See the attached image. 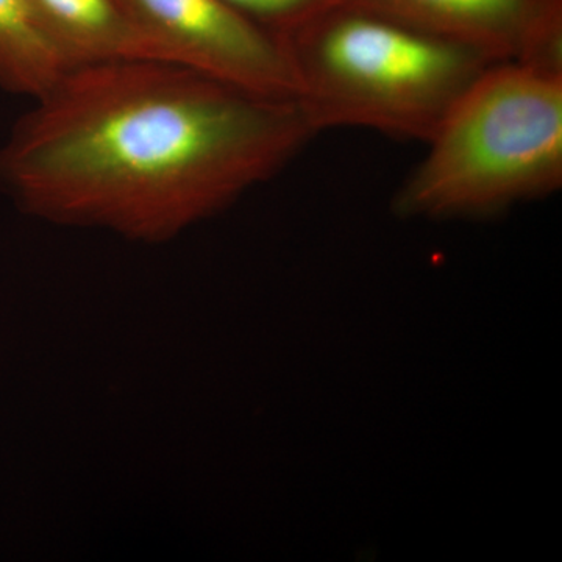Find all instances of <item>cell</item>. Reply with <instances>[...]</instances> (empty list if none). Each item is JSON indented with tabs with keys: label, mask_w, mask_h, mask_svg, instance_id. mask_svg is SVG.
<instances>
[{
	"label": "cell",
	"mask_w": 562,
	"mask_h": 562,
	"mask_svg": "<svg viewBox=\"0 0 562 562\" xmlns=\"http://www.w3.org/2000/svg\"><path fill=\"white\" fill-rule=\"evenodd\" d=\"M233 9L249 18L265 31L283 41L322 11L339 3V0H225Z\"/></svg>",
	"instance_id": "ba28073f"
},
{
	"label": "cell",
	"mask_w": 562,
	"mask_h": 562,
	"mask_svg": "<svg viewBox=\"0 0 562 562\" xmlns=\"http://www.w3.org/2000/svg\"><path fill=\"white\" fill-rule=\"evenodd\" d=\"M314 135L297 101L173 63H99L11 128L0 190L38 216L157 238L272 179Z\"/></svg>",
	"instance_id": "6da1fadb"
},
{
	"label": "cell",
	"mask_w": 562,
	"mask_h": 562,
	"mask_svg": "<svg viewBox=\"0 0 562 562\" xmlns=\"http://www.w3.org/2000/svg\"><path fill=\"white\" fill-rule=\"evenodd\" d=\"M414 31L479 52L562 72V0H339Z\"/></svg>",
	"instance_id": "5b68a950"
},
{
	"label": "cell",
	"mask_w": 562,
	"mask_h": 562,
	"mask_svg": "<svg viewBox=\"0 0 562 562\" xmlns=\"http://www.w3.org/2000/svg\"><path fill=\"white\" fill-rule=\"evenodd\" d=\"M158 60L233 87L297 101L299 81L283 41L225 0H122Z\"/></svg>",
	"instance_id": "277c9868"
},
{
	"label": "cell",
	"mask_w": 562,
	"mask_h": 562,
	"mask_svg": "<svg viewBox=\"0 0 562 562\" xmlns=\"http://www.w3.org/2000/svg\"><path fill=\"white\" fill-rule=\"evenodd\" d=\"M314 131L368 128L427 144L491 60L336 3L283 38Z\"/></svg>",
	"instance_id": "7a4b0ae2"
},
{
	"label": "cell",
	"mask_w": 562,
	"mask_h": 562,
	"mask_svg": "<svg viewBox=\"0 0 562 562\" xmlns=\"http://www.w3.org/2000/svg\"><path fill=\"white\" fill-rule=\"evenodd\" d=\"M68 70L31 0H0V90L35 102Z\"/></svg>",
	"instance_id": "52a82bcc"
},
{
	"label": "cell",
	"mask_w": 562,
	"mask_h": 562,
	"mask_svg": "<svg viewBox=\"0 0 562 562\" xmlns=\"http://www.w3.org/2000/svg\"><path fill=\"white\" fill-rule=\"evenodd\" d=\"M395 209L406 216H483L562 183V72L492 63L462 92Z\"/></svg>",
	"instance_id": "3957f363"
},
{
	"label": "cell",
	"mask_w": 562,
	"mask_h": 562,
	"mask_svg": "<svg viewBox=\"0 0 562 562\" xmlns=\"http://www.w3.org/2000/svg\"><path fill=\"white\" fill-rule=\"evenodd\" d=\"M70 69L158 60L122 0H31Z\"/></svg>",
	"instance_id": "8992f818"
}]
</instances>
